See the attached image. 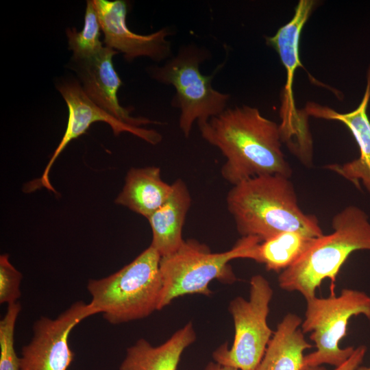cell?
Instances as JSON below:
<instances>
[{
  "mask_svg": "<svg viewBox=\"0 0 370 370\" xmlns=\"http://www.w3.org/2000/svg\"><path fill=\"white\" fill-rule=\"evenodd\" d=\"M197 125L201 137L225 158L221 174L232 186L266 174L291 178L293 170L282 150L280 125L258 108L245 105L226 108Z\"/></svg>",
  "mask_w": 370,
  "mask_h": 370,
  "instance_id": "obj_1",
  "label": "cell"
},
{
  "mask_svg": "<svg viewBox=\"0 0 370 370\" xmlns=\"http://www.w3.org/2000/svg\"><path fill=\"white\" fill-rule=\"evenodd\" d=\"M290 179L280 174L261 175L231 188L227 208L242 237L255 236L262 242L284 232L312 238L324 235L317 217L299 207Z\"/></svg>",
  "mask_w": 370,
  "mask_h": 370,
  "instance_id": "obj_2",
  "label": "cell"
},
{
  "mask_svg": "<svg viewBox=\"0 0 370 370\" xmlns=\"http://www.w3.org/2000/svg\"><path fill=\"white\" fill-rule=\"evenodd\" d=\"M333 232L316 242L291 267L280 273L278 286L288 292L297 291L305 299L316 296L321 282L334 284L343 264L353 252L370 251V221L356 206H347L332 219Z\"/></svg>",
  "mask_w": 370,
  "mask_h": 370,
  "instance_id": "obj_3",
  "label": "cell"
},
{
  "mask_svg": "<svg viewBox=\"0 0 370 370\" xmlns=\"http://www.w3.org/2000/svg\"><path fill=\"white\" fill-rule=\"evenodd\" d=\"M161 256L149 245L130 263L101 279H90V304L111 324L143 319L155 310L162 290Z\"/></svg>",
  "mask_w": 370,
  "mask_h": 370,
  "instance_id": "obj_4",
  "label": "cell"
},
{
  "mask_svg": "<svg viewBox=\"0 0 370 370\" xmlns=\"http://www.w3.org/2000/svg\"><path fill=\"white\" fill-rule=\"evenodd\" d=\"M260 242L257 237L244 236L231 249L213 253L208 245L195 239L185 240L176 252L160 258L163 286L158 310L186 295L210 296L212 293L208 286L214 280L226 284L234 282L236 278L229 262L247 258L251 248Z\"/></svg>",
  "mask_w": 370,
  "mask_h": 370,
  "instance_id": "obj_5",
  "label": "cell"
},
{
  "mask_svg": "<svg viewBox=\"0 0 370 370\" xmlns=\"http://www.w3.org/2000/svg\"><path fill=\"white\" fill-rule=\"evenodd\" d=\"M208 54L205 48L189 45L180 48L164 65L150 69L154 79L175 88L172 105L180 110L179 126L186 138L190 136L195 121L203 123L223 112L230 97L213 88L214 75L201 73L199 65Z\"/></svg>",
  "mask_w": 370,
  "mask_h": 370,
  "instance_id": "obj_6",
  "label": "cell"
},
{
  "mask_svg": "<svg viewBox=\"0 0 370 370\" xmlns=\"http://www.w3.org/2000/svg\"><path fill=\"white\" fill-rule=\"evenodd\" d=\"M301 330L310 333L316 350L305 355L301 370L324 364L335 367L347 360L354 351L352 346L340 347L341 339L352 317L363 315L370 320V297L363 291L343 288L338 296H316L306 300Z\"/></svg>",
  "mask_w": 370,
  "mask_h": 370,
  "instance_id": "obj_7",
  "label": "cell"
},
{
  "mask_svg": "<svg viewBox=\"0 0 370 370\" xmlns=\"http://www.w3.org/2000/svg\"><path fill=\"white\" fill-rule=\"evenodd\" d=\"M273 290L262 275L252 276L249 297H237L229 304L234 325L232 346L223 343L212 353L214 362L238 370H256L273 334L267 317Z\"/></svg>",
  "mask_w": 370,
  "mask_h": 370,
  "instance_id": "obj_8",
  "label": "cell"
},
{
  "mask_svg": "<svg viewBox=\"0 0 370 370\" xmlns=\"http://www.w3.org/2000/svg\"><path fill=\"white\" fill-rule=\"evenodd\" d=\"M96 314L90 303L77 301L55 319L40 317L30 342L21 349L20 370H67L75 358L69 343L71 331Z\"/></svg>",
  "mask_w": 370,
  "mask_h": 370,
  "instance_id": "obj_9",
  "label": "cell"
},
{
  "mask_svg": "<svg viewBox=\"0 0 370 370\" xmlns=\"http://www.w3.org/2000/svg\"><path fill=\"white\" fill-rule=\"evenodd\" d=\"M58 89L67 105L68 122L64 136L40 180V186L54 191L49 180L51 167L66 145L72 140L84 134L89 127L97 121L108 123L115 136L127 132L151 145H157L162 140V137L158 132L128 125L101 109L88 97L77 81L63 82L58 86Z\"/></svg>",
  "mask_w": 370,
  "mask_h": 370,
  "instance_id": "obj_10",
  "label": "cell"
},
{
  "mask_svg": "<svg viewBox=\"0 0 370 370\" xmlns=\"http://www.w3.org/2000/svg\"><path fill=\"white\" fill-rule=\"evenodd\" d=\"M106 47L122 52L127 61L146 56L156 62L171 58L169 34L164 28L149 35L132 32L126 24L127 5L123 0H92Z\"/></svg>",
  "mask_w": 370,
  "mask_h": 370,
  "instance_id": "obj_11",
  "label": "cell"
},
{
  "mask_svg": "<svg viewBox=\"0 0 370 370\" xmlns=\"http://www.w3.org/2000/svg\"><path fill=\"white\" fill-rule=\"evenodd\" d=\"M119 52L104 47L96 55L74 60L75 70L88 97L99 107L119 120L132 126L160 124L145 117H134L130 108L119 104L117 92L122 82L116 72L112 58Z\"/></svg>",
  "mask_w": 370,
  "mask_h": 370,
  "instance_id": "obj_12",
  "label": "cell"
},
{
  "mask_svg": "<svg viewBox=\"0 0 370 370\" xmlns=\"http://www.w3.org/2000/svg\"><path fill=\"white\" fill-rule=\"evenodd\" d=\"M370 100V65L367 75V86L363 97L358 107L347 113H338L332 108L308 102L305 108L307 115L343 123L349 130L359 149L360 156L350 162L330 164L325 169L335 172L360 188L362 184L370 193V121L367 108Z\"/></svg>",
  "mask_w": 370,
  "mask_h": 370,
  "instance_id": "obj_13",
  "label": "cell"
},
{
  "mask_svg": "<svg viewBox=\"0 0 370 370\" xmlns=\"http://www.w3.org/2000/svg\"><path fill=\"white\" fill-rule=\"evenodd\" d=\"M316 3L313 0L299 1L290 21L281 27L273 36L265 37L267 44L278 53L286 73L281 107L283 122H291L300 114L294 102L293 82L297 69L302 66L299 58L301 34Z\"/></svg>",
  "mask_w": 370,
  "mask_h": 370,
  "instance_id": "obj_14",
  "label": "cell"
},
{
  "mask_svg": "<svg viewBox=\"0 0 370 370\" xmlns=\"http://www.w3.org/2000/svg\"><path fill=\"white\" fill-rule=\"evenodd\" d=\"M166 201L148 221L152 232L150 245L161 257L176 252L184 242L182 229L191 205V195L184 181L177 179Z\"/></svg>",
  "mask_w": 370,
  "mask_h": 370,
  "instance_id": "obj_15",
  "label": "cell"
},
{
  "mask_svg": "<svg viewBox=\"0 0 370 370\" xmlns=\"http://www.w3.org/2000/svg\"><path fill=\"white\" fill-rule=\"evenodd\" d=\"M195 340L196 333L190 322L156 347L140 338L127 349L119 370H177L182 353Z\"/></svg>",
  "mask_w": 370,
  "mask_h": 370,
  "instance_id": "obj_16",
  "label": "cell"
},
{
  "mask_svg": "<svg viewBox=\"0 0 370 370\" xmlns=\"http://www.w3.org/2000/svg\"><path fill=\"white\" fill-rule=\"evenodd\" d=\"M172 189V184L162 179L159 167L131 168L115 202L149 219L166 201Z\"/></svg>",
  "mask_w": 370,
  "mask_h": 370,
  "instance_id": "obj_17",
  "label": "cell"
},
{
  "mask_svg": "<svg viewBox=\"0 0 370 370\" xmlns=\"http://www.w3.org/2000/svg\"><path fill=\"white\" fill-rule=\"evenodd\" d=\"M301 323L294 313L283 317L256 370H301L304 352L312 347L301 330Z\"/></svg>",
  "mask_w": 370,
  "mask_h": 370,
  "instance_id": "obj_18",
  "label": "cell"
},
{
  "mask_svg": "<svg viewBox=\"0 0 370 370\" xmlns=\"http://www.w3.org/2000/svg\"><path fill=\"white\" fill-rule=\"evenodd\" d=\"M317 239L296 232H282L254 245L247 258L264 264L268 271L280 273L293 264Z\"/></svg>",
  "mask_w": 370,
  "mask_h": 370,
  "instance_id": "obj_19",
  "label": "cell"
},
{
  "mask_svg": "<svg viewBox=\"0 0 370 370\" xmlns=\"http://www.w3.org/2000/svg\"><path fill=\"white\" fill-rule=\"evenodd\" d=\"M100 28L97 13L92 0L86 1L83 29H67L69 49L73 51V60H80L90 58L103 47L100 41Z\"/></svg>",
  "mask_w": 370,
  "mask_h": 370,
  "instance_id": "obj_20",
  "label": "cell"
},
{
  "mask_svg": "<svg viewBox=\"0 0 370 370\" xmlns=\"http://www.w3.org/2000/svg\"><path fill=\"white\" fill-rule=\"evenodd\" d=\"M21 310L18 302L8 305L0 321V370H20V357L14 349V330Z\"/></svg>",
  "mask_w": 370,
  "mask_h": 370,
  "instance_id": "obj_21",
  "label": "cell"
},
{
  "mask_svg": "<svg viewBox=\"0 0 370 370\" xmlns=\"http://www.w3.org/2000/svg\"><path fill=\"white\" fill-rule=\"evenodd\" d=\"M22 274L10 262L9 256H0V303L8 305L17 302L21 297Z\"/></svg>",
  "mask_w": 370,
  "mask_h": 370,
  "instance_id": "obj_22",
  "label": "cell"
},
{
  "mask_svg": "<svg viewBox=\"0 0 370 370\" xmlns=\"http://www.w3.org/2000/svg\"><path fill=\"white\" fill-rule=\"evenodd\" d=\"M366 352V346L357 347L347 360L333 370H356L362 363ZM302 370H326V369L321 366H317L306 367Z\"/></svg>",
  "mask_w": 370,
  "mask_h": 370,
  "instance_id": "obj_23",
  "label": "cell"
},
{
  "mask_svg": "<svg viewBox=\"0 0 370 370\" xmlns=\"http://www.w3.org/2000/svg\"><path fill=\"white\" fill-rule=\"evenodd\" d=\"M204 370H238L236 368L220 365L216 362H210L207 364Z\"/></svg>",
  "mask_w": 370,
  "mask_h": 370,
  "instance_id": "obj_24",
  "label": "cell"
},
{
  "mask_svg": "<svg viewBox=\"0 0 370 370\" xmlns=\"http://www.w3.org/2000/svg\"><path fill=\"white\" fill-rule=\"evenodd\" d=\"M356 370H370V365L369 367L360 365Z\"/></svg>",
  "mask_w": 370,
  "mask_h": 370,
  "instance_id": "obj_25",
  "label": "cell"
}]
</instances>
